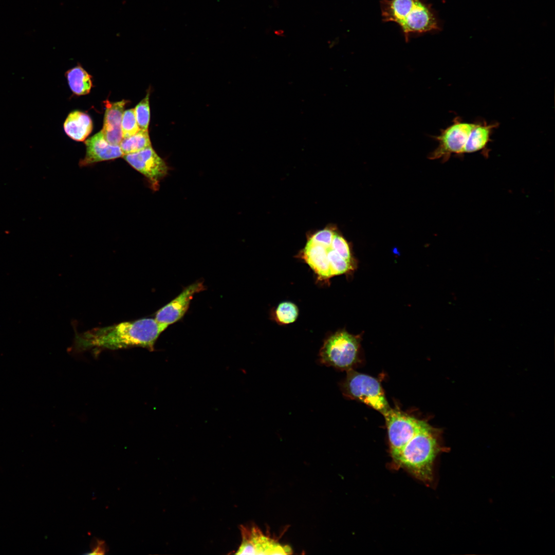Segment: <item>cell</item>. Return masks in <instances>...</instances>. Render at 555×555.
<instances>
[{
    "label": "cell",
    "mask_w": 555,
    "mask_h": 555,
    "mask_svg": "<svg viewBox=\"0 0 555 555\" xmlns=\"http://www.w3.org/2000/svg\"><path fill=\"white\" fill-rule=\"evenodd\" d=\"M119 145L123 155L136 153L151 146L148 131L140 130L135 135L123 138Z\"/></svg>",
    "instance_id": "obj_16"
},
{
    "label": "cell",
    "mask_w": 555,
    "mask_h": 555,
    "mask_svg": "<svg viewBox=\"0 0 555 555\" xmlns=\"http://www.w3.org/2000/svg\"><path fill=\"white\" fill-rule=\"evenodd\" d=\"M473 125V123L462 121L459 117L454 118L451 125L441 130L439 135L433 137L438 142V145L430 153L428 158L431 160L441 159L442 162H445L452 155L463 156Z\"/></svg>",
    "instance_id": "obj_6"
},
{
    "label": "cell",
    "mask_w": 555,
    "mask_h": 555,
    "mask_svg": "<svg viewBox=\"0 0 555 555\" xmlns=\"http://www.w3.org/2000/svg\"><path fill=\"white\" fill-rule=\"evenodd\" d=\"M336 231L332 227H327L309 235L307 240L322 245H329Z\"/></svg>",
    "instance_id": "obj_21"
},
{
    "label": "cell",
    "mask_w": 555,
    "mask_h": 555,
    "mask_svg": "<svg viewBox=\"0 0 555 555\" xmlns=\"http://www.w3.org/2000/svg\"><path fill=\"white\" fill-rule=\"evenodd\" d=\"M383 416L394 462L404 446L427 423L391 408Z\"/></svg>",
    "instance_id": "obj_7"
},
{
    "label": "cell",
    "mask_w": 555,
    "mask_h": 555,
    "mask_svg": "<svg viewBox=\"0 0 555 555\" xmlns=\"http://www.w3.org/2000/svg\"><path fill=\"white\" fill-rule=\"evenodd\" d=\"M86 154L79 162L82 166L110 160L123 156L120 145H112L104 138L101 131L85 141Z\"/></svg>",
    "instance_id": "obj_11"
},
{
    "label": "cell",
    "mask_w": 555,
    "mask_h": 555,
    "mask_svg": "<svg viewBox=\"0 0 555 555\" xmlns=\"http://www.w3.org/2000/svg\"><path fill=\"white\" fill-rule=\"evenodd\" d=\"M297 305L290 301L280 303L271 313V317L280 325H289L294 322L299 316Z\"/></svg>",
    "instance_id": "obj_17"
},
{
    "label": "cell",
    "mask_w": 555,
    "mask_h": 555,
    "mask_svg": "<svg viewBox=\"0 0 555 555\" xmlns=\"http://www.w3.org/2000/svg\"><path fill=\"white\" fill-rule=\"evenodd\" d=\"M342 390L346 396L366 404L383 415L391 408L380 382L369 375L353 369L347 371Z\"/></svg>",
    "instance_id": "obj_5"
},
{
    "label": "cell",
    "mask_w": 555,
    "mask_h": 555,
    "mask_svg": "<svg viewBox=\"0 0 555 555\" xmlns=\"http://www.w3.org/2000/svg\"><path fill=\"white\" fill-rule=\"evenodd\" d=\"M440 431L428 423L404 446L393 462L425 483L433 479L436 457L442 450Z\"/></svg>",
    "instance_id": "obj_2"
},
{
    "label": "cell",
    "mask_w": 555,
    "mask_h": 555,
    "mask_svg": "<svg viewBox=\"0 0 555 555\" xmlns=\"http://www.w3.org/2000/svg\"><path fill=\"white\" fill-rule=\"evenodd\" d=\"M65 75L74 94L81 96L90 92L92 86L91 76L80 65L69 69Z\"/></svg>",
    "instance_id": "obj_15"
},
{
    "label": "cell",
    "mask_w": 555,
    "mask_h": 555,
    "mask_svg": "<svg viewBox=\"0 0 555 555\" xmlns=\"http://www.w3.org/2000/svg\"><path fill=\"white\" fill-rule=\"evenodd\" d=\"M205 289L201 281H197L186 287L178 296L156 312L155 320L168 326L177 322L185 314L194 295Z\"/></svg>",
    "instance_id": "obj_10"
},
{
    "label": "cell",
    "mask_w": 555,
    "mask_h": 555,
    "mask_svg": "<svg viewBox=\"0 0 555 555\" xmlns=\"http://www.w3.org/2000/svg\"><path fill=\"white\" fill-rule=\"evenodd\" d=\"M382 20L401 28L405 41L411 34L440 30V25L430 5L421 0H382Z\"/></svg>",
    "instance_id": "obj_3"
},
{
    "label": "cell",
    "mask_w": 555,
    "mask_h": 555,
    "mask_svg": "<svg viewBox=\"0 0 555 555\" xmlns=\"http://www.w3.org/2000/svg\"><path fill=\"white\" fill-rule=\"evenodd\" d=\"M127 102L125 100L116 102L104 101L106 109L101 131L105 140L112 145H119L123 139L121 121L124 108Z\"/></svg>",
    "instance_id": "obj_12"
},
{
    "label": "cell",
    "mask_w": 555,
    "mask_h": 555,
    "mask_svg": "<svg viewBox=\"0 0 555 555\" xmlns=\"http://www.w3.org/2000/svg\"><path fill=\"white\" fill-rule=\"evenodd\" d=\"M168 327L155 318H145L97 327L76 334L71 349L97 353L103 349L142 347L153 351L157 339Z\"/></svg>",
    "instance_id": "obj_1"
},
{
    "label": "cell",
    "mask_w": 555,
    "mask_h": 555,
    "mask_svg": "<svg viewBox=\"0 0 555 555\" xmlns=\"http://www.w3.org/2000/svg\"><path fill=\"white\" fill-rule=\"evenodd\" d=\"M65 133L71 139L83 141L92 130V122L87 114L79 110L71 112L64 123Z\"/></svg>",
    "instance_id": "obj_14"
},
{
    "label": "cell",
    "mask_w": 555,
    "mask_h": 555,
    "mask_svg": "<svg viewBox=\"0 0 555 555\" xmlns=\"http://www.w3.org/2000/svg\"><path fill=\"white\" fill-rule=\"evenodd\" d=\"M332 247L344 258L355 262L349 243L341 234L335 232L332 242Z\"/></svg>",
    "instance_id": "obj_20"
},
{
    "label": "cell",
    "mask_w": 555,
    "mask_h": 555,
    "mask_svg": "<svg viewBox=\"0 0 555 555\" xmlns=\"http://www.w3.org/2000/svg\"><path fill=\"white\" fill-rule=\"evenodd\" d=\"M242 541L235 554H288L291 549L263 533L256 526H241Z\"/></svg>",
    "instance_id": "obj_9"
},
{
    "label": "cell",
    "mask_w": 555,
    "mask_h": 555,
    "mask_svg": "<svg viewBox=\"0 0 555 555\" xmlns=\"http://www.w3.org/2000/svg\"><path fill=\"white\" fill-rule=\"evenodd\" d=\"M498 126V123H488L486 121H477L473 123L464 149V154L481 152L485 157L489 156L488 145L491 141L493 130Z\"/></svg>",
    "instance_id": "obj_13"
},
{
    "label": "cell",
    "mask_w": 555,
    "mask_h": 555,
    "mask_svg": "<svg viewBox=\"0 0 555 555\" xmlns=\"http://www.w3.org/2000/svg\"><path fill=\"white\" fill-rule=\"evenodd\" d=\"M360 337L339 330L329 335L319 352L321 363L337 369L348 371L359 361Z\"/></svg>",
    "instance_id": "obj_4"
},
{
    "label": "cell",
    "mask_w": 555,
    "mask_h": 555,
    "mask_svg": "<svg viewBox=\"0 0 555 555\" xmlns=\"http://www.w3.org/2000/svg\"><path fill=\"white\" fill-rule=\"evenodd\" d=\"M150 91L135 107V114L139 127L141 130L148 131L150 121L149 103Z\"/></svg>",
    "instance_id": "obj_18"
},
{
    "label": "cell",
    "mask_w": 555,
    "mask_h": 555,
    "mask_svg": "<svg viewBox=\"0 0 555 555\" xmlns=\"http://www.w3.org/2000/svg\"><path fill=\"white\" fill-rule=\"evenodd\" d=\"M123 158L147 179L154 190L159 188L160 181L168 173L169 166L152 146L136 153L124 155Z\"/></svg>",
    "instance_id": "obj_8"
},
{
    "label": "cell",
    "mask_w": 555,
    "mask_h": 555,
    "mask_svg": "<svg viewBox=\"0 0 555 555\" xmlns=\"http://www.w3.org/2000/svg\"><path fill=\"white\" fill-rule=\"evenodd\" d=\"M121 130L123 138L135 135L140 130L137 124L134 108L126 110L123 112Z\"/></svg>",
    "instance_id": "obj_19"
}]
</instances>
